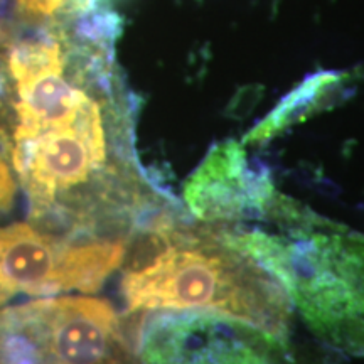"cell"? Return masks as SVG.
Here are the masks:
<instances>
[{
    "label": "cell",
    "instance_id": "cell-1",
    "mask_svg": "<svg viewBox=\"0 0 364 364\" xmlns=\"http://www.w3.org/2000/svg\"><path fill=\"white\" fill-rule=\"evenodd\" d=\"M272 228L213 225L285 290L304 324L336 353L364 358V235L277 194Z\"/></svg>",
    "mask_w": 364,
    "mask_h": 364
},
{
    "label": "cell",
    "instance_id": "cell-2",
    "mask_svg": "<svg viewBox=\"0 0 364 364\" xmlns=\"http://www.w3.org/2000/svg\"><path fill=\"white\" fill-rule=\"evenodd\" d=\"M154 235L157 252L124 277L130 311L220 314L292 334L294 307L285 290L253 258L226 243L215 226L161 221Z\"/></svg>",
    "mask_w": 364,
    "mask_h": 364
},
{
    "label": "cell",
    "instance_id": "cell-3",
    "mask_svg": "<svg viewBox=\"0 0 364 364\" xmlns=\"http://www.w3.org/2000/svg\"><path fill=\"white\" fill-rule=\"evenodd\" d=\"M130 140L129 107L120 83L90 103L78 117L14 144L12 161L31 198L34 215L58 198L115 176L112 159Z\"/></svg>",
    "mask_w": 364,
    "mask_h": 364
},
{
    "label": "cell",
    "instance_id": "cell-4",
    "mask_svg": "<svg viewBox=\"0 0 364 364\" xmlns=\"http://www.w3.org/2000/svg\"><path fill=\"white\" fill-rule=\"evenodd\" d=\"M332 353L235 317L166 312L145 326L139 364H338Z\"/></svg>",
    "mask_w": 364,
    "mask_h": 364
},
{
    "label": "cell",
    "instance_id": "cell-5",
    "mask_svg": "<svg viewBox=\"0 0 364 364\" xmlns=\"http://www.w3.org/2000/svg\"><path fill=\"white\" fill-rule=\"evenodd\" d=\"M125 240L70 245L33 226L0 228V306L16 295L95 292L125 258Z\"/></svg>",
    "mask_w": 364,
    "mask_h": 364
},
{
    "label": "cell",
    "instance_id": "cell-6",
    "mask_svg": "<svg viewBox=\"0 0 364 364\" xmlns=\"http://www.w3.org/2000/svg\"><path fill=\"white\" fill-rule=\"evenodd\" d=\"M43 364H135L108 302L70 295L19 309Z\"/></svg>",
    "mask_w": 364,
    "mask_h": 364
},
{
    "label": "cell",
    "instance_id": "cell-7",
    "mask_svg": "<svg viewBox=\"0 0 364 364\" xmlns=\"http://www.w3.org/2000/svg\"><path fill=\"white\" fill-rule=\"evenodd\" d=\"M277 194L268 172L253 167L243 147L233 140L209 150L184 184V203L191 215L209 225L262 220Z\"/></svg>",
    "mask_w": 364,
    "mask_h": 364
},
{
    "label": "cell",
    "instance_id": "cell-8",
    "mask_svg": "<svg viewBox=\"0 0 364 364\" xmlns=\"http://www.w3.org/2000/svg\"><path fill=\"white\" fill-rule=\"evenodd\" d=\"M339 83V76L322 73L300 85L294 93H290L279 107L268 115L260 125H257L250 134L245 136V144H260L272 139L279 132L287 129L290 124L300 120L311 113L314 108L321 107L326 98Z\"/></svg>",
    "mask_w": 364,
    "mask_h": 364
},
{
    "label": "cell",
    "instance_id": "cell-9",
    "mask_svg": "<svg viewBox=\"0 0 364 364\" xmlns=\"http://www.w3.org/2000/svg\"><path fill=\"white\" fill-rule=\"evenodd\" d=\"M73 14V0H16V11L29 24H48L58 21V14Z\"/></svg>",
    "mask_w": 364,
    "mask_h": 364
},
{
    "label": "cell",
    "instance_id": "cell-10",
    "mask_svg": "<svg viewBox=\"0 0 364 364\" xmlns=\"http://www.w3.org/2000/svg\"><path fill=\"white\" fill-rule=\"evenodd\" d=\"M14 193H16V184L14 177L6 166V162L0 157V209H7L12 204Z\"/></svg>",
    "mask_w": 364,
    "mask_h": 364
}]
</instances>
